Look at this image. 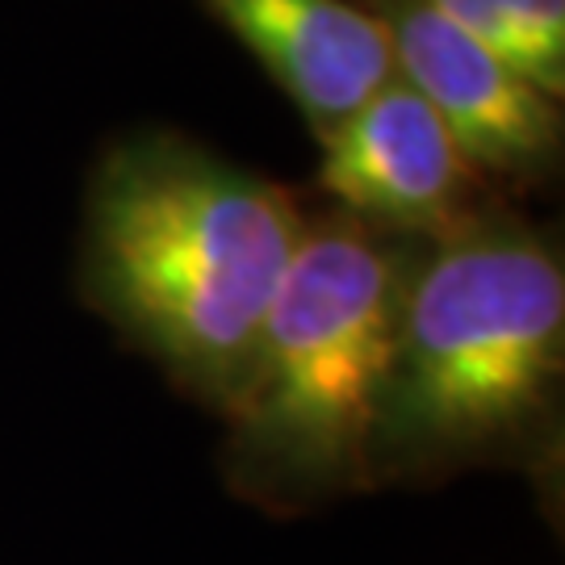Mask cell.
Wrapping results in <instances>:
<instances>
[{
	"instance_id": "obj_1",
	"label": "cell",
	"mask_w": 565,
	"mask_h": 565,
	"mask_svg": "<svg viewBox=\"0 0 565 565\" xmlns=\"http://www.w3.org/2000/svg\"><path fill=\"white\" fill-rule=\"evenodd\" d=\"M306 226L281 184L198 142L142 135L93 177L84 273L109 319L226 406Z\"/></svg>"
},
{
	"instance_id": "obj_2",
	"label": "cell",
	"mask_w": 565,
	"mask_h": 565,
	"mask_svg": "<svg viewBox=\"0 0 565 565\" xmlns=\"http://www.w3.org/2000/svg\"><path fill=\"white\" fill-rule=\"evenodd\" d=\"M411 260L352 218L306 226L226 411L256 473L356 486L373 473Z\"/></svg>"
},
{
	"instance_id": "obj_3",
	"label": "cell",
	"mask_w": 565,
	"mask_h": 565,
	"mask_svg": "<svg viewBox=\"0 0 565 565\" xmlns=\"http://www.w3.org/2000/svg\"><path fill=\"white\" fill-rule=\"evenodd\" d=\"M562 356L557 252L473 218L406 273L382 445L452 457L511 440L548 406Z\"/></svg>"
},
{
	"instance_id": "obj_4",
	"label": "cell",
	"mask_w": 565,
	"mask_h": 565,
	"mask_svg": "<svg viewBox=\"0 0 565 565\" xmlns=\"http://www.w3.org/2000/svg\"><path fill=\"white\" fill-rule=\"evenodd\" d=\"M473 177L436 109L398 76L319 130V189L343 218L394 239L440 243L473 223Z\"/></svg>"
},
{
	"instance_id": "obj_5",
	"label": "cell",
	"mask_w": 565,
	"mask_h": 565,
	"mask_svg": "<svg viewBox=\"0 0 565 565\" xmlns=\"http://www.w3.org/2000/svg\"><path fill=\"white\" fill-rule=\"evenodd\" d=\"M377 18L394 76L448 126L473 172L536 177L557 160V97L520 76L486 42L457 30L424 0H361Z\"/></svg>"
},
{
	"instance_id": "obj_6",
	"label": "cell",
	"mask_w": 565,
	"mask_h": 565,
	"mask_svg": "<svg viewBox=\"0 0 565 565\" xmlns=\"http://www.w3.org/2000/svg\"><path fill=\"white\" fill-rule=\"evenodd\" d=\"M264 63L315 130L348 118L390 76V42L361 0H202Z\"/></svg>"
},
{
	"instance_id": "obj_7",
	"label": "cell",
	"mask_w": 565,
	"mask_h": 565,
	"mask_svg": "<svg viewBox=\"0 0 565 565\" xmlns=\"http://www.w3.org/2000/svg\"><path fill=\"white\" fill-rule=\"evenodd\" d=\"M457 30L486 42L520 76L562 102L565 93V0H424Z\"/></svg>"
}]
</instances>
